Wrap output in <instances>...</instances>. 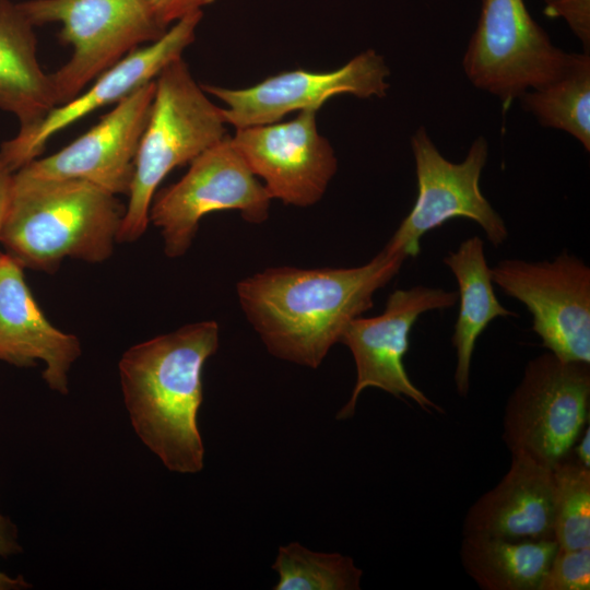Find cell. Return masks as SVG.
<instances>
[{
  "label": "cell",
  "mask_w": 590,
  "mask_h": 590,
  "mask_svg": "<svg viewBox=\"0 0 590 590\" xmlns=\"http://www.w3.org/2000/svg\"><path fill=\"white\" fill-rule=\"evenodd\" d=\"M408 258L384 248L355 268H268L240 280V308L273 356L317 368L349 322L374 305L375 293Z\"/></svg>",
  "instance_id": "obj_1"
},
{
  "label": "cell",
  "mask_w": 590,
  "mask_h": 590,
  "mask_svg": "<svg viewBox=\"0 0 590 590\" xmlns=\"http://www.w3.org/2000/svg\"><path fill=\"white\" fill-rule=\"evenodd\" d=\"M217 322L199 321L129 347L118 369L123 402L140 440L172 472L198 473L202 370L217 351Z\"/></svg>",
  "instance_id": "obj_2"
},
{
  "label": "cell",
  "mask_w": 590,
  "mask_h": 590,
  "mask_svg": "<svg viewBox=\"0 0 590 590\" xmlns=\"http://www.w3.org/2000/svg\"><path fill=\"white\" fill-rule=\"evenodd\" d=\"M117 196L81 179L13 174L0 243L23 267L47 273L64 258L107 260L125 215Z\"/></svg>",
  "instance_id": "obj_3"
},
{
  "label": "cell",
  "mask_w": 590,
  "mask_h": 590,
  "mask_svg": "<svg viewBox=\"0 0 590 590\" xmlns=\"http://www.w3.org/2000/svg\"><path fill=\"white\" fill-rule=\"evenodd\" d=\"M227 135L222 107L210 101L182 57L168 63L155 79L117 243H133L145 233L152 200L173 169Z\"/></svg>",
  "instance_id": "obj_4"
},
{
  "label": "cell",
  "mask_w": 590,
  "mask_h": 590,
  "mask_svg": "<svg viewBox=\"0 0 590 590\" xmlns=\"http://www.w3.org/2000/svg\"><path fill=\"white\" fill-rule=\"evenodd\" d=\"M19 5L35 26L58 23L59 39L72 48L68 61L50 73L57 106L167 31L143 0H25Z\"/></svg>",
  "instance_id": "obj_5"
},
{
  "label": "cell",
  "mask_w": 590,
  "mask_h": 590,
  "mask_svg": "<svg viewBox=\"0 0 590 590\" xmlns=\"http://www.w3.org/2000/svg\"><path fill=\"white\" fill-rule=\"evenodd\" d=\"M590 366L551 352L524 367L509 396L503 439L511 457L553 468L567 457L589 417Z\"/></svg>",
  "instance_id": "obj_6"
},
{
  "label": "cell",
  "mask_w": 590,
  "mask_h": 590,
  "mask_svg": "<svg viewBox=\"0 0 590 590\" xmlns=\"http://www.w3.org/2000/svg\"><path fill=\"white\" fill-rule=\"evenodd\" d=\"M272 198L234 146L228 134L189 164L176 182L155 193L149 213L164 241V252H187L203 216L236 210L252 224L269 217Z\"/></svg>",
  "instance_id": "obj_7"
},
{
  "label": "cell",
  "mask_w": 590,
  "mask_h": 590,
  "mask_svg": "<svg viewBox=\"0 0 590 590\" xmlns=\"http://www.w3.org/2000/svg\"><path fill=\"white\" fill-rule=\"evenodd\" d=\"M411 148L417 180L416 199L384 248L415 258L426 233L458 217L475 222L494 247L505 244L508 238L506 223L480 187L488 158L485 138L477 137L460 163L444 157L423 126L411 137Z\"/></svg>",
  "instance_id": "obj_8"
},
{
  "label": "cell",
  "mask_w": 590,
  "mask_h": 590,
  "mask_svg": "<svg viewBox=\"0 0 590 590\" xmlns=\"http://www.w3.org/2000/svg\"><path fill=\"white\" fill-rule=\"evenodd\" d=\"M568 56L553 45L524 0H482L462 66L475 87L508 105L552 81Z\"/></svg>",
  "instance_id": "obj_9"
},
{
  "label": "cell",
  "mask_w": 590,
  "mask_h": 590,
  "mask_svg": "<svg viewBox=\"0 0 590 590\" xmlns=\"http://www.w3.org/2000/svg\"><path fill=\"white\" fill-rule=\"evenodd\" d=\"M491 272L494 284L526 306L548 352L590 364V268L582 259L564 250L552 260L504 259Z\"/></svg>",
  "instance_id": "obj_10"
},
{
  "label": "cell",
  "mask_w": 590,
  "mask_h": 590,
  "mask_svg": "<svg viewBox=\"0 0 590 590\" xmlns=\"http://www.w3.org/2000/svg\"><path fill=\"white\" fill-rule=\"evenodd\" d=\"M458 302V293L439 287L416 285L393 291L385 310L375 317L362 316L345 327L340 342L354 358L356 380L347 402L339 411L338 420L355 413L357 400L366 388H379L397 398L411 399L427 412H442L410 379L403 357L409 350L411 330L418 317L430 310H442Z\"/></svg>",
  "instance_id": "obj_11"
},
{
  "label": "cell",
  "mask_w": 590,
  "mask_h": 590,
  "mask_svg": "<svg viewBox=\"0 0 590 590\" xmlns=\"http://www.w3.org/2000/svg\"><path fill=\"white\" fill-rule=\"evenodd\" d=\"M389 75L385 58L367 49L332 71L294 69L244 88L201 86L225 104L222 114L226 125L240 129L276 122L293 111L319 110L335 95L384 97L389 88Z\"/></svg>",
  "instance_id": "obj_12"
},
{
  "label": "cell",
  "mask_w": 590,
  "mask_h": 590,
  "mask_svg": "<svg viewBox=\"0 0 590 590\" xmlns=\"http://www.w3.org/2000/svg\"><path fill=\"white\" fill-rule=\"evenodd\" d=\"M317 109L287 121L235 129L231 140L272 200L307 208L321 200L338 170L332 145L317 127Z\"/></svg>",
  "instance_id": "obj_13"
},
{
  "label": "cell",
  "mask_w": 590,
  "mask_h": 590,
  "mask_svg": "<svg viewBox=\"0 0 590 590\" xmlns=\"http://www.w3.org/2000/svg\"><path fill=\"white\" fill-rule=\"evenodd\" d=\"M202 16L203 12H197L174 23L158 39L131 51L79 95L52 108L35 127L17 131L0 146L3 164L15 173L39 157L47 143L62 130L97 109L117 104L155 80L168 63L181 58L194 42Z\"/></svg>",
  "instance_id": "obj_14"
},
{
  "label": "cell",
  "mask_w": 590,
  "mask_h": 590,
  "mask_svg": "<svg viewBox=\"0 0 590 590\" xmlns=\"http://www.w3.org/2000/svg\"><path fill=\"white\" fill-rule=\"evenodd\" d=\"M154 92L155 80L123 97L61 150L37 157L16 172L43 179H81L114 196H128Z\"/></svg>",
  "instance_id": "obj_15"
},
{
  "label": "cell",
  "mask_w": 590,
  "mask_h": 590,
  "mask_svg": "<svg viewBox=\"0 0 590 590\" xmlns=\"http://www.w3.org/2000/svg\"><path fill=\"white\" fill-rule=\"evenodd\" d=\"M81 354L79 339L54 327L30 291L23 266L0 252V359L25 367L42 361L43 378L60 394L69 392V371Z\"/></svg>",
  "instance_id": "obj_16"
},
{
  "label": "cell",
  "mask_w": 590,
  "mask_h": 590,
  "mask_svg": "<svg viewBox=\"0 0 590 590\" xmlns=\"http://www.w3.org/2000/svg\"><path fill=\"white\" fill-rule=\"evenodd\" d=\"M463 535L512 540H554L552 468L512 457L499 483L472 504Z\"/></svg>",
  "instance_id": "obj_17"
},
{
  "label": "cell",
  "mask_w": 590,
  "mask_h": 590,
  "mask_svg": "<svg viewBox=\"0 0 590 590\" xmlns=\"http://www.w3.org/2000/svg\"><path fill=\"white\" fill-rule=\"evenodd\" d=\"M35 25L13 0H0V110L19 131L35 127L57 106L50 73L37 57Z\"/></svg>",
  "instance_id": "obj_18"
},
{
  "label": "cell",
  "mask_w": 590,
  "mask_h": 590,
  "mask_svg": "<svg viewBox=\"0 0 590 590\" xmlns=\"http://www.w3.org/2000/svg\"><path fill=\"white\" fill-rule=\"evenodd\" d=\"M442 261L458 283L459 314L451 337L457 356L453 379L458 394L465 397L477 338L495 318L516 317L517 314L505 308L496 297L484 243L480 237L463 240Z\"/></svg>",
  "instance_id": "obj_19"
},
{
  "label": "cell",
  "mask_w": 590,
  "mask_h": 590,
  "mask_svg": "<svg viewBox=\"0 0 590 590\" xmlns=\"http://www.w3.org/2000/svg\"><path fill=\"white\" fill-rule=\"evenodd\" d=\"M556 548L555 540L463 535L460 558L483 590H538Z\"/></svg>",
  "instance_id": "obj_20"
},
{
  "label": "cell",
  "mask_w": 590,
  "mask_h": 590,
  "mask_svg": "<svg viewBox=\"0 0 590 590\" xmlns=\"http://www.w3.org/2000/svg\"><path fill=\"white\" fill-rule=\"evenodd\" d=\"M518 99L522 109L532 114L541 126L567 132L590 152L589 52H569L558 75Z\"/></svg>",
  "instance_id": "obj_21"
},
{
  "label": "cell",
  "mask_w": 590,
  "mask_h": 590,
  "mask_svg": "<svg viewBox=\"0 0 590 590\" xmlns=\"http://www.w3.org/2000/svg\"><path fill=\"white\" fill-rule=\"evenodd\" d=\"M272 569L274 590H358L363 571L352 557L308 550L298 542L280 546Z\"/></svg>",
  "instance_id": "obj_22"
},
{
  "label": "cell",
  "mask_w": 590,
  "mask_h": 590,
  "mask_svg": "<svg viewBox=\"0 0 590 590\" xmlns=\"http://www.w3.org/2000/svg\"><path fill=\"white\" fill-rule=\"evenodd\" d=\"M569 455L552 468L554 540L559 547L578 550L590 546V468Z\"/></svg>",
  "instance_id": "obj_23"
},
{
  "label": "cell",
  "mask_w": 590,
  "mask_h": 590,
  "mask_svg": "<svg viewBox=\"0 0 590 590\" xmlns=\"http://www.w3.org/2000/svg\"><path fill=\"white\" fill-rule=\"evenodd\" d=\"M590 546L569 550L557 546L538 590H589Z\"/></svg>",
  "instance_id": "obj_24"
},
{
  "label": "cell",
  "mask_w": 590,
  "mask_h": 590,
  "mask_svg": "<svg viewBox=\"0 0 590 590\" xmlns=\"http://www.w3.org/2000/svg\"><path fill=\"white\" fill-rule=\"evenodd\" d=\"M545 14L563 19L580 40L583 51L590 52V0H543Z\"/></svg>",
  "instance_id": "obj_25"
},
{
  "label": "cell",
  "mask_w": 590,
  "mask_h": 590,
  "mask_svg": "<svg viewBox=\"0 0 590 590\" xmlns=\"http://www.w3.org/2000/svg\"><path fill=\"white\" fill-rule=\"evenodd\" d=\"M157 22L168 28L179 20L203 12V8L211 5L216 0H143Z\"/></svg>",
  "instance_id": "obj_26"
},
{
  "label": "cell",
  "mask_w": 590,
  "mask_h": 590,
  "mask_svg": "<svg viewBox=\"0 0 590 590\" xmlns=\"http://www.w3.org/2000/svg\"><path fill=\"white\" fill-rule=\"evenodd\" d=\"M21 552L15 524L0 511V556L8 557ZM30 587L23 576L12 577L0 570V590H23Z\"/></svg>",
  "instance_id": "obj_27"
},
{
  "label": "cell",
  "mask_w": 590,
  "mask_h": 590,
  "mask_svg": "<svg viewBox=\"0 0 590 590\" xmlns=\"http://www.w3.org/2000/svg\"><path fill=\"white\" fill-rule=\"evenodd\" d=\"M13 174L0 158V232L11 199Z\"/></svg>",
  "instance_id": "obj_28"
},
{
  "label": "cell",
  "mask_w": 590,
  "mask_h": 590,
  "mask_svg": "<svg viewBox=\"0 0 590 590\" xmlns=\"http://www.w3.org/2000/svg\"><path fill=\"white\" fill-rule=\"evenodd\" d=\"M576 459L585 467L590 468V427L587 426L583 435L575 448Z\"/></svg>",
  "instance_id": "obj_29"
}]
</instances>
